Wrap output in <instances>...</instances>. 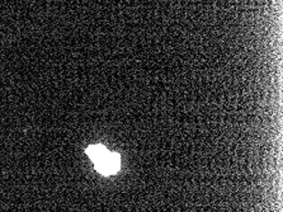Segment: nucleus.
Wrapping results in <instances>:
<instances>
[{
  "label": "nucleus",
  "instance_id": "obj_1",
  "mask_svg": "<svg viewBox=\"0 0 283 212\" xmlns=\"http://www.w3.org/2000/svg\"><path fill=\"white\" fill-rule=\"evenodd\" d=\"M94 165H96V169L101 174H104V176H112V174L117 173L118 169H120L121 165L120 155L116 153L107 151L104 155H102L99 159H97L96 162H94Z\"/></svg>",
  "mask_w": 283,
  "mask_h": 212
},
{
  "label": "nucleus",
  "instance_id": "obj_2",
  "mask_svg": "<svg viewBox=\"0 0 283 212\" xmlns=\"http://www.w3.org/2000/svg\"><path fill=\"white\" fill-rule=\"evenodd\" d=\"M107 151L108 150H107V149L102 145H93L87 149L88 157H89L93 162H96L97 159H99V158H101L102 155H104Z\"/></svg>",
  "mask_w": 283,
  "mask_h": 212
}]
</instances>
